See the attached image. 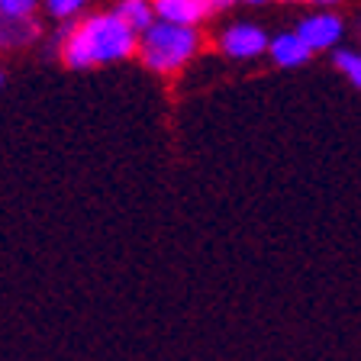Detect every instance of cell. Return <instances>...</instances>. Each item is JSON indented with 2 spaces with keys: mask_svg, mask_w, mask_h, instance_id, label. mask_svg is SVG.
I'll return each mask as SVG.
<instances>
[{
  "mask_svg": "<svg viewBox=\"0 0 361 361\" xmlns=\"http://www.w3.org/2000/svg\"><path fill=\"white\" fill-rule=\"evenodd\" d=\"M0 84H4V71H0Z\"/></svg>",
  "mask_w": 361,
  "mask_h": 361,
  "instance_id": "9a60e30c",
  "label": "cell"
},
{
  "mask_svg": "<svg viewBox=\"0 0 361 361\" xmlns=\"http://www.w3.org/2000/svg\"><path fill=\"white\" fill-rule=\"evenodd\" d=\"M345 26L336 13H313L307 20H300L297 26V36L310 45V52H323V49H332V45L342 39Z\"/></svg>",
  "mask_w": 361,
  "mask_h": 361,
  "instance_id": "277c9868",
  "label": "cell"
},
{
  "mask_svg": "<svg viewBox=\"0 0 361 361\" xmlns=\"http://www.w3.org/2000/svg\"><path fill=\"white\" fill-rule=\"evenodd\" d=\"M139 52V39L116 13H94L61 32V59L68 68H90L123 61Z\"/></svg>",
  "mask_w": 361,
  "mask_h": 361,
  "instance_id": "6da1fadb",
  "label": "cell"
},
{
  "mask_svg": "<svg viewBox=\"0 0 361 361\" xmlns=\"http://www.w3.org/2000/svg\"><path fill=\"white\" fill-rule=\"evenodd\" d=\"M39 39V23L32 20H10L0 13V49H16Z\"/></svg>",
  "mask_w": 361,
  "mask_h": 361,
  "instance_id": "ba28073f",
  "label": "cell"
},
{
  "mask_svg": "<svg viewBox=\"0 0 361 361\" xmlns=\"http://www.w3.org/2000/svg\"><path fill=\"white\" fill-rule=\"evenodd\" d=\"M235 0H203V7H207V16L210 13H219V10H226V7H233Z\"/></svg>",
  "mask_w": 361,
  "mask_h": 361,
  "instance_id": "7c38bea8",
  "label": "cell"
},
{
  "mask_svg": "<svg viewBox=\"0 0 361 361\" xmlns=\"http://www.w3.org/2000/svg\"><path fill=\"white\" fill-rule=\"evenodd\" d=\"M332 65L361 90V52H352V49H336L332 52Z\"/></svg>",
  "mask_w": 361,
  "mask_h": 361,
  "instance_id": "9c48e42d",
  "label": "cell"
},
{
  "mask_svg": "<svg viewBox=\"0 0 361 361\" xmlns=\"http://www.w3.org/2000/svg\"><path fill=\"white\" fill-rule=\"evenodd\" d=\"M245 4H271V0H245Z\"/></svg>",
  "mask_w": 361,
  "mask_h": 361,
  "instance_id": "5bb4252c",
  "label": "cell"
},
{
  "mask_svg": "<svg viewBox=\"0 0 361 361\" xmlns=\"http://www.w3.org/2000/svg\"><path fill=\"white\" fill-rule=\"evenodd\" d=\"M268 55L274 59V65L278 68H300V65H307V61L313 59L310 45L303 42L297 32H281V36H274L271 39V45H268Z\"/></svg>",
  "mask_w": 361,
  "mask_h": 361,
  "instance_id": "5b68a950",
  "label": "cell"
},
{
  "mask_svg": "<svg viewBox=\"0 0 361 361\" xmlns=\"http://www.w3.org/2000/svg\"><path fill=\"white\" fill-rule=\"evenodd\" d=\"M200 49V32L194 26H171V23H155L152 30L142 32L139 39V55L145 68L158 75H171L184 68Z\"/></svg>",
  "mask_w": 361,
  "mask_h": 361,
  "instance_id": "7a4b0ae2",
  "label": "cell"
},
{
  "mask_svg": "<svg viewBox=\"0 0 361 361\" xmlns=\"http://www.w3.org/2000/svg\"><path fill=\"white\" fill-rule=\"evenodd\" d=\"M84 4H87V0H45V10H49L55 20H68V16H75Z\"/></svg>",
  "mask_w": 361,
  "mask_h": 361,
  "instance_id": "8fae6325",
  "label": "cell"
},
{
  "mask_svg": "<svg viewBox=\"0 0 361 361\" xmlns=\"http://www.w3.org/2000/svg\"><path fill=\"white\" fill-rule=\"evenodd\" d=\"M155 16L171 26H194L207 16L203 0H155Z\"/></svg>",
  "mask_w": 361,
  "mask_h": 361,
  "instance_id": "8992f818",
  "label": "cell"
},
{
  "mask_svg": "<svg viewBox=\"0 0 361 361\" xmlns=\"http://www.w3.org/2000/svg\"><path fill=\"white\" fill-rule=\"evenodd\" d=\"M133 32H145L155 26V7L149 0H120V7L113 10Z\"/></svg>",
  "mask_w": 361,
  "mask_h": 361,
  "instance_id": "52a82bcc",
  "label": "cell"
},
{
  "mask_svg": "<svg viewBox=\"0 0 361 361\" xmlns=\"http://www.w3.org/2000/svg\"><path fill=\"white\" fill-rule=\"evenodd\" d=\"M297 4H338V0H297Z\"/></svg>",
  "mask_w": 361,
  "mask_h": 361,
  "instance_id": "4fadbf2b",
  "label": "cell"
},
{
  "mask_svg": "<svg viewBox=\"0 0 361 361\" xmlns=\"http://www.w3.org/2000/svg\"><path fill=\"white\" fill-rule=\"evenodd\" d=\"M39 0H0V13L10 20H32Z\"/></svg>",
  "mask_w": 361,
  "mask_h": 361,
  "instance_id": "30bf717a",
  "label": "cell"
},
{
  "mask_svg": "<svg viewBox=\"0 0 361 361\" xmlns=\"http://www.w3.org/2000/svg\"><path fill=\"white\" fill-rule=\"evenodd\" d=\"M268 32L255 23H235L219 36V49H223L229 59H258L262 52H268Z\"/></svg>",
  "mask_w": 361,
  "mask_h": 361,
  "instance_id": "3957f363",
  "label": "cell"
}]
</instances>
